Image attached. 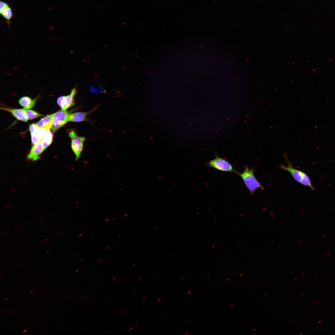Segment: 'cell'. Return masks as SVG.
<instances>
[{
	"instance_id": "d4e9b609",
	"label": "cell",
	"mask_w": 335,
	"mask_h": 335,
	"mask_svg": "<svg viewBox=\"0 0 335 335\" xmlns=\"http://www.w3.org/2000/svg\"><path fill=\"white\" fill-rule=\"evenodd\" d=\"M3 311H4V310L2 311L1 312H3Z\"/></svg>"
},
{
	"instance_id": "cb8c5ba5",
	"label": "cell",
	"mask_w": 335,
	"mask_h": 335,
	"mask_svg": "<svg viewBox=\"0 0 335 335\" xmlns=\"http://www.w3.org/2000/svg\"><path fill=\"white\" fill-rule=\"evenodd\" d=\"M2 275H3V274H2V275H0V276H2Z\"/></svg>"
},
{
	"instance_id": "7a4b0ae2",
	"label": "cell",
	"mask_w": 335,
	"mask_h": 335,
	"mask_svg": "<svg viewBox=\"0 0 335 335\" xmlns=\"http://www.w3.org/2000/svg\"><path fill=\"white\" fill-rule=\"evenodd\" d=\"M254 168L249 169L248 166H245L243 171L242 173L238 172L236 174L242 178L250 193L253 195L257 189H263V186L254 175Z\"/></svg>"
},
{
	"instance_id": "44dd1931",
	"label": "cell",
	"mask_w": 335,
	"mask_h": 335,
	"mask_svg": "<svg viewBox=\"0 0 335 335\" xmlns=\"http://www.w3.org/2000/svg\"><path fill=\"white\" fill-rule=\"evenodd\" d=\"M33 290H31V291H30V292H33Z\"/></svg>"
},
{
	"instance_id": "52a82bcc",
	"label": "cell",
	"mask_w": 335,
	"mask_h": 335,
	"mask_svg": "<svg viewBox=\"0 0 335 335\" xmlns=\"http://www.w3.org/2000/svg\"><path fill=\"white\" fill-rule=\"evenodd\" d=\"M44 150L40 141L33 146L29 153L27 155V159L32 161L37 160L40 158V155Z\"/></svg>"
},
{
	"instance_id": "4fadbf2b",
	"label": "cell",
	"mask_w": 335,
	"mask_h": 335,
	"mask_svg": "<svg viewBox=\"0 0 335 335\" xmlns=\"http://www.w3.org/2000/svg\"><path fill=\"white\" fill-rule=\"evenodd\" d=\"M53 134L50 129L47 130L41 140L44 150L51 144L52 142Z\"/></svg>"
},
{
	"instance_id": "8992f818",
	"label": "cell",
	"mask_w": 335,
	"mask_h": 335,
	"mask_svg": "<svg viewBox=\"0 0 335 335\" xmlns=\"http://www.w3.org/2000/svg\"><path fill=\"white\" fill-rule=\"evenodd\" d=\"M29 129L31 135L32 144H35L39 141L43 136L46 131L48 129L45 128H39L35 124H30Z\"/></svg>"
},
{
	"instance_id": "5bb4252c",
	"label": "cell",
	"mask_w": 335,
	"mask_h": 335,
	"mask_svg": "<svg viewBox=\"0 0 335 335\" xmlns=\"http://www.w3.org/2000/svg\"><path fill=\"white\" fill-rule=\"evenodd\" d=\"M1 15L7 20L8 25L10 24V21L13 16V12L12 9L9 6H8L1 12Z\"/></svg>"
},
{
	"instance_id": "ba28073f",
	"label": "cell",
	"mask_w": 335,
	"mask_h": 335,
	"mask_svg": "<svg viewBox=\"0 0 335 335\" xmlns=\"http://www.w3.org/2000/svg\"><path fill=\"white\" fill-rule=\"evenodd\" d=\"M77 92L76 88L72 89L70 94L65 96L62 102L61 108L62 110H66L74 104V97Z\"/></svg>"
},
{
	"instance_id": "7402d4cb",
	"label": "cell",
	"mask_w": 335,
	"mask_h": 335,
	"mask_svg": "<svg viewBox=\"0 0 335 335\" xmlns=\"http://www.w3.org/2000/svg\"><path fill=\"white\" fill-rule=\"evenodd\" d=\"M13 313V312H11V313H10V314H11V313Z\"/></svg>"
},
{
	"instance_id": "6da1fadb",
	"label": "cell",
	"mask_w": 335,
	"mask_h": 335,
	"mask_svg": "<svg viewBox=\"0 0 335 335\" xmlns=\"http://www.w3.org/2000/svg\"><path fill=\"white\" fill-rule=\"evenodd\" d=\"M283 156L287 165L285 166L281 164L279 168L289 172L297 181L302 185L310 187L313 190H314L315 189L312 185L309 176L304 172L294 168L293 166L292 163L288 160L286 153L284 154Z\"/></svg>"
},
{
	"instance_id": "30bf717a",
	"label": "cell",
	"mask_w": 335,
	"mask_h": 335,
	"mask_svg": "<svg viewBox=\"0 0 335 335\" xmlns=\"http://www.w3.org/2000/svg\"><path fill=\"white\" fill-rule=\"evenodd\" d=\"M94 109L95 108L87 112H77L70 114L69 121L79 122L87 121V115Z\"/></svg>"
},
{
	"instance_id": "ffe728a7",
	"label": "cell",
	"mask_w": 335,
	"mask_h": 335,
	"mask_svg": "<svg viewBox=\"0 0 335 335\" xmlns=\"http://www.w3.org/2000/svg\"><path fill=\"white\" fill-rule=\"evenodd\" d=\"M8 299V298H6L5 299H4V301H6V300H7Z\"/></svg>"
},
{
	"instance_id": "2e32d148",
	"label": "cell",
	"mask_w": 335,
	"mask_h": 335,
	"mask_svg": "<svg viewBox=\"0 0 335 335\" xmlns=\"http://www.w3.org/2000/svg\"><path fill=\"white\" fill-rule=\"evenodd\" d=\"M90 91L94 93H102L105 91L104 88L100 86H92L90 89Z\"/></svg>"
},
{
	"instance_id": "603a6c76",
	"label": "cell",
	"mask_w": 335,
	"mask_h": 335,
	"mask_svg": "<svg viewBox=\"0 0 335 335\" xmlns=\"http://www.w3.org/2000/svg\"><path fill=\"white\" fill-rule=\"evenodd\" d=\"M45 291V290H43L42 291H43V292H44V291Z\"/></svg>"
},
{
	"instance_id": "7c38bea8",
	"label": "cell",
	"mask_w": 335,
	"mask_h": 335,
	"mask_svg": "<svg viewBox=\"0 0 335 335\" xmlns=\"http://www.w3.org/2000/svg\"><path fill=\"white\" fill-rule=\"evenodd\" d=\"M53 114L48 115L36 123V124L40 128L50 129L51 128Z\"/></svg>"
},
{
	"instance_id": "d6986e66",
	"label": "cell",
	"mask_w": 335,
	"mask_h": 335,
	"mask_svg": "<svg viewBox=\"0 0 335 335\" xmlns=\"http://www.w3.org/2000/svg\"><path fill=\"white\" fill-rule=\"evenodd\" d=\"M26 331H27V330H24V331H23V333H25V332H26Z\"/></svg>"
},
{
	"instance_id": "5b68a950",
	"label": "cell",
	"mask_w": 335,
	"mask_h": 335,
	"mask_svg": "<svg viewBox=\"0 0 335 335\" xmlns=\"http://www.w3.org/2000/svg\"><path fill=\"white\" fill-rule=\"evenodd\" d=\"M70 113L60 110L53 114L51 128L53 133L69 121Z\"/></svg>"
},
{
	"instance_id": "e0dca14e",
	"label": "cell",
	"mask_w": 335,
	"mask_h": 335,
	"mask_svg": "<svg viewBox=\"0 0 335 335\" xmlns=\"http://www.w3.org/2000/svg\"><path fill=\"white\" fill-rule=\"evenodd\" d=\"M9 6L8 4L3 1L0 2V12H1L5 8Z\"/></svg>"
},
{
	"instance_id": "484cf974",
	"label": "cell",
	"mask_w": 335,
	"mask_h": 335,
	"mask_svg": "<svg viewBox=\"0 0 335 335\" xmlns=\"http://www.w3.org/2000/svg\"><path fill=\"white\" fill-rule=\"evenodd\" d=\"M13 309V308H12V309H11V310H12V309Z\"/></svg>"
},
{
	"instance_id": "9c48e42d",
	"label": "cell",
	"mask_w": 335,
	"mask_h": 335,
	"mask_svg": "<svg viewBox=\"0 0 335 335\" xmlns=\"http://www.w3.org/2000/svg\"><path fill=\"white\" fill-rule=\"evenodd\" d=\"M0 109L9 112L19 120L26 122L28 120L24 113L23 109H14L3 107H1Z\"/></svg>"
},
{
	"instance_id": "3957f363",
	"label": "cell",
	"mask_w": 335,
	"mask_h": 335,
	"mask_svg": "<svg viewBox=\"0 0 335 335\" xmlns=\"http://www.w3.org/2000/svg\"><path fill=\"white\" fill-rule=\"evenodd\" d=\"M68 133L71 139V147L75 154V159L77 161L81 157L86 138L78 136L76 132L73 129L69 130Z\"/></svg>"
},
{
	"instance_id": "9a60e30c",
	"label": "cell",
	"mask_w": 335,
	"mask_h": 335,
	"mask_svg": "<svg viewBox=\"0 0 335 335\" xmlns=\"http://www.w3.org/2000/svg\"><path fill=\"white\" fill-rule=\"evenodd\" d=\"M23 109L24 113L28 119H32L44 115L36 111L29 109Z\"/></svg>"
},
{
	"instance_id": "8fae6325",
	"label": "cell",
	"mask_w": 335,
	"mask_h": 335,
	"mask_svg": "<svg viewBox=\"0 0 335 335\" xmlns=\"http://www.w3.org/2000/svg\"><path fill=\"white\" fill-rule=\"evenodd\" d=\"M37 97L32 100L28 96H23L19 100V103L22 106L24 107V109H29L34 106Z\"/></svg>"
},
{
	"instance_id": "ac0fdd59",
	"label": "cell",
	"mask_w": 335,
	"mask_h": 335,
	"mask_svg": "<svg viewBox=\"0 0 335 335\" xmlns=\"http://www.w3.org/2000/svg\"><path fill=\"white\" fill-rule=\"evenodd\" d=\"M65 97V96H59L57 99V103L58 105L61 107L62 102Z\"/></svg>"
},
{
	"instance_id": "277c9868",
	"label": "cell",
	"mask_w": 335,
	"mask_h": 335,
	"mask_svg": "<svg viewBox=\"0 0 335 335\" xmlns=\"http://www.w3.org/2000/svg\"><path fill=\"white\" fill-rule=\"evenodd\" d=\"M215 158L206 163L205 164L219 171L229 172L236 174L237 173L233 168V166L225 159L218 157L215 154Z\"/></svg>"
}]
</instances>
